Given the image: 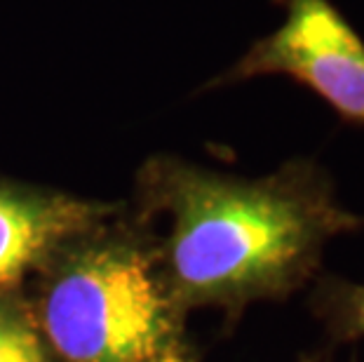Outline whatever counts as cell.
I'll use <instances>...</instances> for the list:
<instances>
[{"mask_svg":"<svg viewBox=\"0 0 364 362\" xmlns=\"http://www.w3.org/2000/svg\"><path fill=\"white\" fill-rule=\"evenodd\" d=\"M139 193L146 210L169 217L156 264L174 302L221 308L230 320L294 294L317 278L331 238L364 228L311 158L245 179L162 156L141 169Z\"/></svg>","mask_w":364,"mask_h":362,"instance_id":"1","label":"cell"},{"mask_svg":"<svg viewBox=\"0 0 364 362\" xmlns=\"http://www.w3.org/2000/svg\"><path fill=\"white\" fill-rule=\"evenodd\" d=\"M33 318L59 362H193L156 257L127 240L90 233L61 250Z\"/></svg>","mask_w":364,"mask_h":362,"instance_id":"2","label":"cell"},{"mask_svg":"<svg viewBox=\"0 0 364 362\" xmlns=\"http://www.w3.org/2000/svg\"><path fill=\"white\" fill-rule=\"evenodd\" d=\"M282 24L259 38L207 90L284 75L322 99L348 125L364 127V38L331 0H275Z\"/></svg>","mask_w":364,"mask_h":362,"instance_id":"3","label":"cell"},{"mask_svg":"<svg viewBox=\"0 0 364 362\" xmlns=\"http://www.w3.org/2000/svg\"><path fill=\"white\" fill-rule=\"evenodd\" d=\"M111 205L0 179V297L38 266L102 228Z\"/></svg>","mask_w":364,"mask_h":362,"instance_id":"4","label":"cell"},{"mask_svg":"<svg viewBox=\"0 0 364 362\" xmlns=\"http://www.w3.org/2000/svg\"><path fill=\"white\" fill-rule=\"evenodd\" d=\"M311 308L327 332L329 346L364 339V282L322 275L311 294Z\"/></svg>","mask_w":364,"mask_h":362,"instance_id":"5","label":"cell"},{"mask_svg":"<svg viewBox=\"0 0 364 362\" xmlns=\"http://www.w3.org/2000/svg\"><path fill=\"white\" fill-rule=\"evenodd\" d=\"M0 362H54L33 311L10 294L0 297Z\"/></svg>","mask_w":364,"mask_h":362,"instance_id":"6","label":"cell"},{"mask_svg":"<svg viewBox=\"0 0 364 362\" xmlns=\"http://www.w3.org/2000/svg\"><path fill=\"white\" fill-rule=\"evenodd\" d=\"M299 362H329V356H324V353H317V356H304Z\"/></svg>","mask_w":364,"mask_h":362,"instance_id":"7","label":"cell"}]
</instances>
